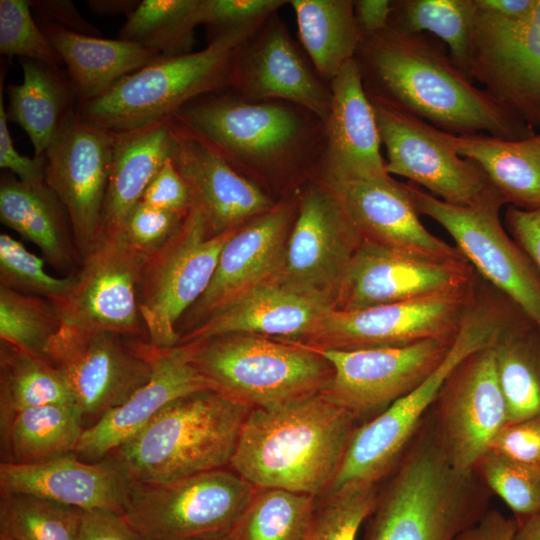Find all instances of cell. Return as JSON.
I'll list each match as a JSON object with an SVG mask.
<instances>
[{
    "label": "cell",
    "instance_id": "cell-1",
    "mask_svg": "<svg viewBox=\"0 0 540 540\" xmlns=\"http://www.w3.org/2000/svg\"><path fill=\"white\" fill-rule=\"evenodd\" d=\"M355 60L371 102L399 109L454 135L509 140L533 136L522 121L472 83L441 46L390 26L362 35Z\"/></svg>",
    "mask_w": 540,
    "mask_h": 540
},
{
    "label": "cell",
    "instance_id": "cell-2",
    "mask_svg": "<svg viewBox=\"0 0 540 540\" xmlns=\"http://www.w3.org/2000/svg\"><path fill=\"white\" fill-rule=\"evenodd\" d=\"M174 117L264 192L266 185H304L318 176L324 121L301 106L249 101L227 89L191 101Z\"/></svg>",
    "mask_w": 540,
    "mask_h": 540
},
{
    "label": "cell",
    "instance_id": "cell-3",
    "mask_svg": "<svg viewBox=\"0 0 540 540\" xmlns=\"http://www.w3.org/2000/svg\"><path fill=\"white\" fill-rule=\"evenodd\" d=\"M359 422L323 394L248 413L230 466L257 488L323 497Z\"/></svg>",
    "mask_w": 540,
    "mask_h": 540
},
{
    "label": "cell",
    "instance_id": "cell-4",
    "mask_svg": "<svg viewBox=\"0 0 540 540\" xmlns=\"http://www.w3.org/2000/svg\"><path fill=\"white\" fill-rule=\"evenodd\" d=\"M385 479L363 540H455L483 517L493 495L430 437L413 440Z\"/></svg>",
    "mask_w": 540,
    "mask_h": 540
},
{
    "label": "cell",
    "instance_id": "cell-5",
    "mask_svg": "<svg viewBox=\"0 0 540 540\" xmlns=\"http://www.w3.org/2000/svg\"><path fill=\"white\" fill-rule=\"evenodd\" d=\"M250 408L214 389L180 397L116 449L135 482L167 483L230 465Z\"/></svg>",
    "mask_w": 540,
    "mask_h": 540
},
{
    "label": "cell",
    "instance_id": "cell-6",
    "mask_svg": "<svg viewBox=\"0 0 540 540\" xmlns=\"http://www.w3.org/2000/svg\"><path fill=\"white\" fill-rule=\"evenodd\" d=\"M511 302L482 281L450 352L415 390L357 427L339 472L325 495L359 484L379 485L392 472L451 371L472 352L491 345Z\"/></svg>",
    "mask_w": 540,
    "mask_h": 540
},
{
    "label": "cell",
    "instance_id": "cell-7",
    "mask_svg": "<svg viewBox=\"0 0 540 540\" xmlns=\"http://www.w3.org/2000/svg\"><path fill=\"white\" fill-rule=\"evenodd\" d=\"M248 39L226 35L200 51L162 57L124 77L101 96L78 102L75 113L114 133L168 120L201 96L231 89L236 53Z\"/></svg>",
    "mask_w": 540,
    "mask_h": 540
},
{
    "label": "cell",
    "instance_id": "cell-8",
    "mask_svg": "<svg viewBox=\"0 0 540 540\" xmlns=\"http://www.w3.org/2000/svg\"><path fill=\"white\" fill-rule=\"evenodd\" d=\"M190 344L194 366L213 389L250 409L319 394L333 374L324 356L299 343L226 334Z\"/></svg>",
    "mask_w": 540,
    "mask_h": 540
},
{
    "label": "cell",
    "instance_id": "cell-9",
    "mask_svg": "<svg viewBox=\"0 0 540 540\" xmlns=\"http://www.w3.org/2000/svg\"><path fill=\"white\" fill-rule=\"evenodd\" d=\"M256 490L224 468L167 483L134 481L123 515L142 540H194L230 532Z\"/></svg>",
    "mask_w": 540,
    "mask_h": 540
},
{
    "label": "cell",
    "instance_id": "cell-10",
    "mask_svg": "<svg viewBox=\"0 0 540 540\" xmlns=\"http://www.w3.org/2000/svg\"><path fill=\"white\" fill-rule=\"evenodd\" d=\"M238 228L210 236L200 213L191 208L173 237L144 258L137 297L152 346L179 344L181 319L208 288L221 250Z\"/></svg>",
    "mask_w": 540,
    "mask_h": 540
},
{
    "label": "cell",
    "instance_id": "cell-11",
    "mask_svg": "<svg viewBox=\"0 0 540 540\" xmlns=\"http://www.w3.org/2000/svg\"><path fill=\"white\" fill-rule=\"evenodd\" d=\"M407 187L417 213L440 224L477 274L540 326V270L504 229V205L457 206Z\"/></svg>",
    "mask_w": 540,
    "mask_h": 540
},
{
    "label": "cell",
    "instance_id": "cell-12",
    "mask_svg": "<svg viewBox=\"0 0 540 540\" xmlns=\"http://www.w3.org/2000/svg\"><path fill=\"white\" fill-rule=\"evenodd\" d=\"M480 276L457 290L353 311L331 309L303 343L320 350L405 346L429 339L454 341L475 302Z\"/></svg>",
    "mask_w": 540,
    "mask_h": 540
},
{
    "label": "cell",
    "instance_id": "cell-13",
    "mask_svg": "<svg viewBox=\"0 0 540 540\" xmlns=\"http://www.w3.org/2000/svg\"><path fill=\"white\" fill-rule=\"evenodd\" d=\"M371 103L388 174L405 177L453 205H506L481 168L456 152L448 132L399 109Z\"/></svg>",
    "mask_w": 540,
    "mask_h": 540
},
{
    "label": "cell",
    "instance_id": "cell-14",
    "mask_svg": "<svg viewBox=\"0 0 540 540\" xmlns=\"http://www.w3.org/2000/svg\"><path fill=\"white\" fill-rule=\"evenodd\" d=\"M362 238L335 193L319 178L298 190L278 279L288 287L335 305Z\"/></svg>",
    "mask_w": 540,
    "mask_h": 540
},
{
    "label": "cell",
    "instance_id": "cell-15",
    "mask_svg": "<svg viewBox=\"0 0 540 540\" xmlns=\"http://www.w3.org/2000/svg\"><path fill=\"white\" fill-rule=\"evenodd\" d=\"M141 340L62 325L45 359L62 373L83 416L98 420L149 381L152 365Z\"/></svg>",
    "mask_w": 540,
    "mask_h": 540
},
{
    "label": "cell",
    "instance_id": "cell-16",
    "mask_svg": "<svg viewBox=\"0 0 540 540\" xmlns=\"http://www.w3.org/2000/svg\"><path fill=\"white\" fill-rule=\"evenodd\" d=\"M454 341L429 339L394 347L316 349L333 368L321 394L364 424L420 386L445 360Z\"/></svg>",
    "mask_w": 540,
    "mask_h": 540
},
{
    "label": "cell",
    "instance_id": "cell-17",
    "mask_svg": "<svg viewBox=\"0 0 540 540\" xmlns=\"http://www.w3.org/2000/svg\"><path fill=\"white\" fill-rule=\"evenodd\" d=\"M144 258L122 233H99L72 288L53 303L62 325L147 340L137 297Z\"/></svg>",
    "mask_w": 540,
    "mask_h": 540
},
{
    "label": "cell",
    "instance_id": "cell-18",
    "mask_svg": "<svg viewBox=\"0 0 540 540\" xmlns=\"http://www.w3.org/2000/svg\"><path fill=\"white\" fill-rule=\"evenodd\" d=\"M466 73L527 125L540 127V0L520 18L476 6Z\"/></svg>",
    "mask_w": 540,
    "mask_h": 540
},
{
    "label": "cell",
    "instance_id": "cell-19",
    "mask_svg": "<svg viewBox=\"0 0 540 540\" xmlns=\"http://www.w3.org/2000/svg\"><path fill=\"white\" fill-rule=\"evenodd\" d=\"M492 344L472 352L451 371L430 409L443 448L460 471L474 470L508 423Z\"/></svg>",
    "mask_w": 540,
    "mask_h": 540
},
{
    "label": "cell",
    "instance_id": "cell-20",
    "mask_svg": "<svg viewBox=\"0 0 540 540\" xmlns=\"http://www.w3.org/2000/svg\"><path fill=\"white\" fill-rule=\"evenodd\" d=\"M115 140L74 109L44 154L45 181L68 213L81 260L100 233Z\"/></svg>",
    "mask_w": 540,
    "mask_h": 540
},
{
    "label": "cell",
    "instance_id": "cell-21",
    "mask_svg": "<svg viewBox=\"0 0 540 540\" xmlns=\"http://www.w3.org/2000/svg\"><path fill=\"white\" fill-rule=\"evenodd\" d=\"M477 277L467 260H423L362 239L334 309L353 311L419 299L468 286Z\"/></svg>",
    "mask_w": 540,
    "mask_h": 540
},
{
    "label": "cell",
    "instance_id": "cell-22",
    "mask_svg": "<svg viewBox=\"0 0 540 540\" xmlns=\"http://www.w3.org/2000/svg\"><path fill=\"white\" fill-rule=\"evenodd\" d=\"M231 90L249 101L296 104L324 122L331 107L329 83L306 58L277 13L238 48Z\"/></svg>",
    "mask_w": 540,
    "mask_h": 540
},
{
    "label": "cell",
    "instance_id": "cell-23",
    "mask_svg": "<svg viewBox=\"0 0 540 540\" xmlns=\"http://www.w3.org/2000/svg\"><path fill=\"white\" fill-rule=\"evenodd\" d=\"M324 183L338 197L363 240L423 260H466L456 246L444 242L423 226L407 184L398 182L390 174Z\"/></svg>",
    "mask_w": 540,
    "mask_h": 540
},
{
    "label": "cell",
    "instance_id": "cell-24",
    "mask_svg": "<svg viewBox=\"0 0 540 540\" xmlns=\"http://www.w3.org/2000/svg\"><path fill=\"white\" fill-rule=\"evenodd\" d=\"M171 160L189 189L210 236L240 227L269 211L276 200L238 173L201 136L171 119Z\"/></svg>",
    "mask_w": 540,
    "mask_h": 540
},
{
    "label": "cell",
    "instance_id": "cell-25",
    "mask_svg": "<svg viewBox=\"0 0 540 540\" xmlns=\"http://www.w3.org/2000/svg\"><path fill=\"white\" fill-rule=\"evenodd\" d=\"M297 204L298 191L279 199L227 240L208 288L183 317L192 322L190 329L240 294L279 277Z\"/></svg>",
    "mask_w": 540,
    "mask_h": 540
},
{
    "label": "cell",
    "instance_id": "cell-26",
    "mask_svg": "<svg viewBox=\"0 0 540 540\" xmlns=\"http://www.w3.org/2000/svg\"><path fill=\"white\" fill-rule=\"evenodd\" d=\"M152 365L149 381L122 405L110 410L84 429L75 454L82 460L99 461L143 429L162 409L185 395L212 385L192 362L190 343L170 348L152 346L141 340Z\"/></svg>",
    "mask_w": 540,
    "mask_h": 540
},
{
    "label": "cell",
    "instance_id": "cell-27",
    "mask_svg": "<svg viewBox=\"0 0 540 540\" xmlns=\"http://www.w3.org/2000/svg\"><path fill=\"white\" fill-rule=\"evenodd\" d=\"M333 309L278 277L240 294L181 335L185 344L226 334H252L303 343Z\"/></svg>",
    "mask_w": 540,
    "mask_h": 540
},
{
    "label": "cell",
    "instance_id": "cell-28",
    "mask_svg": "<svg viewBox=\"0 0 540 540\" xmlns=\"http://www.w3.org/2000/svg\"><path fill=\"white\" fill-rule=\"evenodd\" d=\"M329 86L331 107L324 122L325 143L317 178L332 182L388 174L375 112L355 58Z\"/></svg>",
    "mask_w": 540,
    "mask_h": 540
},
{
    "label": "cell",
    "instance_id": "cell-29",
    "mask_svg": "<svg viewBox=\"0 0 540 540\" xmlns=\"http://www.w3.org/2000/svg\"><path fill=\"white\" fill-rule=\"evenodd\" d=\"M133 483L111 456L87 462L72 452L37 463L0 465L1 492L31 494L81 510L123 513Z\"/></svg>",
    "mask_w": 540,
    "mask_h": 540
},
{
    "label": "cell",
    "instance_id": "cell-30",
    "mask_svg": "<svg viewBox=\"0 0 540 540\" xmlns=\"http://www.w3.org/2000/svg\"><path fill=\"white\" fill-rule=\"evenodd\" d=\"M0 219L35 244L57 271L74 274L81 263L68 213L46 181L23 182L12 173L1 176Z\"/></svg>",
    "mask_w": 540,
    "mask_h": 540
},
{
    "label": "cell",
    "instance_id": "cell-31",
    "mask_svg": "<svg viewBox=\"0 0 540 540\" xmlns=\"http://www.w3.org/2000/svg\"><path fill=\"white\" fill-rule=\"evenodd\" d=\"M36 21L67 66L77 103L101 96L124 77L162 58L134 42L76 33L40 17Z\"/></svg>",
    "mask_w": 540,
    "mask_h": 540
},
{
    "label": "cell",
    "instance_id": "cell-32",
    "mask_svg": "<svg viewBox=\"0 0 540 540\" xmlns=\"http://www.w3.org/2000/svg\"><path fill=\"white\" fill-rule=\"evenodd\" d=\"M171 119L116 133L100 233H120L131 209L171 157Z\"/></svg>",
    "mask_w": 540,
    "mask_h": 540
},
{
    "label": "cell",
    "instance_id": "cell-33",
    "mask_svg": "<svg viewBox=\"0 0 540 540\" xmlns=\"http://www.w3.org/2000/svg\"><path fill=\"white\" fill-rule=\"evenodd\" d=\"M449 139L459 155L481 168L507 205L540 208V133L519 140L449 133Z\"/></svg>",
    "mask_w": 540,
    "mask_h": 540
},
{
    "label": "cell",
    "instance_id": "cell-34",
    "mask_svg": "<svg viewBox=\"0 0 540 540\" xmlns=\"http://www.w3.org/2000/svg\"><path fill=\"white\" fill-rule=\"evenodd\" d=\"M20 63L23 82L9 85L6 114L30 138L34 156H43L77 97L68 73L59 67L27 58Z\"/></svg>",
    "mask_w": 540,
    "mask_h": 540
},
{
    "label": "cell",
    "instance_id": "cell-35",
    "mask_svg": "<svg viewBox=\"0 0 540 540\" xmlns=\"http://www.w3.org/2000/svg\"><path fill=\"white\" fill-rule=\"evenodd\" d=\"M492 348L508 423L540 420V326L513 303Z\"/></svg>",
    "mask_w": 540,
    "mask_h": 540
},
{
    "label": "cell",
    "instance_id": "cell-36",
    "mask_svg": "<svg viewBox=\"0 0 540 540\" xmlns=\"http://www.w3.org/2000/svg\"><path fill=\"white\" fill-rule=\"evenodd\" d=\"M301 45L328 83L355 58L362 33L352 0H291Z\"/></svg>",
    "mask_w": 540,
    "mask_h": 540
},
{
    "label": "cell",
    "instance_id": "cell-37",
    "mask_svg": "<svg viewBox=\"0 0 540 540\" xmlns=\"http://www.w3.org/2000/svg\"><path fill=\"white\" fill-rule=\"evenodd\" d=\"M76 403L50 404L17 413L5 431L14 463L30 464L75 452L84 429Z\"/></svg>",
    "mask_w": 540,
    "mask_h": 540
},
{
    "label": "cell",
    "instance_id": "cell-38",
    "mask_svg": "<svg viewBox=\"0 0 540 540\" xmlns=\"http://www.w3.org/2000/svg\"><path fill=\"white\" fill-rule=\"evenodd\" d=\"M0 348L1 425L4 432L12 418L22 410L75 403L66 379L46 359L4 342Z\"/></svg>",
    "mask_w": 540,
    "mask_h": 540
},
{
    "label": "cell",
    "instance_id": "cell-39",
    "mask_svg": "<svg viewBox=\"0 0 540 540\" xmlns=\"http://www.w3.org/2000/svg\"><path fill=\"white\" fill-rule=\"evenodd\" d=\"M202 0H143L127 16L119 39L158 52L162 57L192 53L201 25Z\"/></svg>",
    "mask_w": 540,
    "mask_h": 540
},
{
    "label": "cell",
    "instance_id": "cell-40",
    "mask_svg": "<svg viewBox=\"0 0 540 540\" xmlns=\"http://www.w3.org/2000/svg\"><path fill=\"white\" fill-rule=\"evenodd\" d=\"M318 498L280 488H257L229 532L230 540H302Z\"/></svg>",
    "mask_w": 540,
    "mask_h": 540
},
{
    "label": "cell",
    "instance_id": "cell-41",
    "mask_svg": "<svg viewBox=\"0 0 540 540\" xmlns=\"http://www.w3.org/2000/svg\"><path fill=\"white\" fill-rule=\"evenodd\" d=\"M475 12L474 0L396 1L388 26L410 34H434L448 46L450 57L466 73Z\"/></svg>",
    "mask_w": 540,
    "mask_h": 540
},
{
    "label": "cell",
    "instance_id": "cell-42",
    "mask_svg": "<svg viewBox=\"0 0 540 540\" xmlns=\"http://www.w3.org/2000/svg\"><path fill=\"white\" fill-rule=\"evenodd\" d=\"M83 510L39 496L1 492L0 537L77 540Z\"/></svg>",
    "mask_w": 540,
    "mask_h": 540
},
{
    "label": "cell",
    "instance_id": "cell-43",
    "mask_svg": "<svg viewBox=\"0 0 540 540\" xmlns=\"http://www.w3.org/2000/svg\"><path fill=\"white\" fill-rule=\"evenodd\" d=\"M61 326L51 301L0 286L1 342L45 359V349Z\"/></svg>",
    "mask_w": 540,
    "mask_h": 540
},
{
    "label": "cell",
    "instance_id": "cell-44",
    "mask_svg": "<svg viewBox=\"0 0 540 540\" xmlns=\"http://www.w3.org/2000/svg\"><path fill=\"white\" fill-rule=\"evenodd\" d=\"M379 485L359 484L318 498V504L302 540H356L372 513Z\"/></svg>",
    "mask_w": 540,
    "mask_h": 540
},
{
    "label": "cell",
    "instance_id": "cell-45",
    "mask_svg": "<svg viewBox=\"0 0 540 540\" xmlns=\"http://www.w3.org/2000/svg\"><path fill=\"white\" fill-rule=\"evenodd\" d=\"M474 470L493 494L512 510L516 521L540 511V465L487 451Z\"/></svg>",
    "mask_w": 540,
    "mask_h": 540
},
{
    "label": "cell",
    "instance_id": "cell-46",
    "mask_svg": "<svg viewBox=\"0 0 540 540\" xmlns=\"http://www.w3.org/2000/svg\"><path fill=\"white\" fill-rule=\"evenodd\" d=\"M46 261L28 251L7 233L0 234V286L56 303L74 283V274L57 278L44 268Z\"/></svg>",
    "mask_w": 540,
    "mask_h": 540
},
{
    "label": "cell",
    "instance_id": "cell-47",
    "mask_svg": "<svg viewBox=\"0 0 540 540\" xmlns=\"http://www.w3.org/2000/svg\"><path fill=\"white\" fill-rule=\"evenodd\" d=\"M0 52L57 67L64 64L34 19L28 0H0Z\"/></svg>",
    "mask_w": 540,
    "mask_h": 540
},
{
    "label": "cell",
    "instance_id": "cell-48",
    "mask_svg": "<svg viewBox=\"0 0 540 540\" xmlns=\"http://www.w3.org/2000/svg\"><path fill=\"white\" fill-rule=\"evenodd\" d=\"M288 1L285 0H202L201 25L209 42L226 35L253 36Z\"/></svg>",
    "mask_w": 540,
    "mask_h": 540
},
{
    "label": "cell",
    "instance_id": "cell-49",
    "mask_svg": "<svg viewBox=\"0 0 540 540\" xmlns=\"http://www.w3.org/2000/svg\"><path fill=\"white\" fill-rule=\"evenodd\" d=\"M187 215L139 201L127 215L120 233L135 250L146 257L173 237Z\"/></svg>",
    "mask_w": 540,
    "mask_h": 540
},
{
    "label": "cell",
    "instance_id": "cell-50",
    "mask_svg": "<svg viewBox=\"0 0 540 540\" xmlns=\"http://www.w3.org/2000/svg\"><path fill=\"white\" fill-rule=\"evenodd\" d=\"M489 450L523 463L540 465V420L507 423L492 439Z\"/></svg>",
    "mask_w": 540,
    "mask_h": 540
},
{
    "label": "cell",
    "instance_id": "cell-51",
    "mask_svg": "<svg viewBox=\"0 0 540 540\" xmlns=\"http://www.w3.org/2000/svg\"><path fill=\"white\" fill-rule=\"evenodd\" d=\"M140 201L183 215L190 212L192 199L189 189L171 158L149 183Z\"/></svg>",
    "mask_w": 540,
    "mask_h": 540
},
{
    "label": "cell",
    "instance_id": "cell-52",
    "mask_svg": "<svg viewBox=\"0 0 540 540\" xmlns=\"http://www.w3.org/2000/svg\"><path fill=\"white\" fill-rule=\"evenodd\" d=\"M0 167L8 170L23 182L45 181V158L34 156L29 158L20 155L14 147L12 137L8 128V118L3 100V80L0 77Z\"/></svg>",
    "mask_w": 540,
    "mask_h": 540
},
{
    "label": "cell",
    "instance_id": "cell-53",
    "mask_svg": "<svg viewBox=\"0 0 540 540\" xmlns=\"http://www.w3.org/2000/svg\"><path fill=\"white\" fill-rule=\"evenodd\" d=\"M77 540H142L123 513L106 510H83Z\"/></svg>",
    "mask_w": 540,
    "mask_h": 540
},
{
    "label": "cell",
    "instance_id": "cell-54",
    "mask_svg": "<svg viewBox=\"0 0 540 540\" xmlns=\"http://www.w3.org/2000/svg\"><path fill=\"white\" fill-rule=\"evenodd\" d=\"M504 223L511 238L532 258L540 270V208L524 210L508 205Z\"/></svg>",
    "mask_w": 540,
    "mask_h": 540
},
{
    "label": "cell",
    "instance_id": "cell-55",
    "mask_svg": "<svg viewBox=\"0 0 540 540\" xmlns=\"http://www.w3.org/2000/svg\"><path fill=\"white\" fill-rule=\"evenodd\" d=\"M31 9L37 13V17L44 18L67 30L89 35L98 36L101 32L84 19L76 6L69 0H36L29 1Z\"/></svg>",
    "mask_w": 540,
    "mask_h": 540
},
{
    "label": "cell",
    "instance_id": "cell-56",
    "mask_svg": "<svg viewBox=\"0 0 540 540\" xmlns=\"http://www.w3.org/2000/svg\"><path fill=\"white\" fill-rule=\"evenodd\" d=\"M516 527L514 517L508 518L498 510L488 509L475 525L460 533L455 540H512Z\"/></svg>",
    "mask_w": 540,
    "mask_h": 540
},
{
    "label": "cell",
    "instance_id": "cell-57",
    "mask_svg": "<svg viewBox=\"0 0 540 540\" xmlns=\"http://www.w3.org/2000/svg\"><path fill=\"white\" fill-rule=\"evenodd\" d=\"M393 6L394 2L389 0L354 1V14L362 35L372 34L386 28Z\"/></svg>",
    "mask_w": 540,
    "mask_h": 540
},
{
    "label": "cell",
    "instance_id": "cell-58",
    "mask_svg": "<svg viewBox=\"0 0 540 540\" xmlns=\"http://www.w3.org/2000/svg\"><path fill=\"white\" fill-rule=\"evenodd\" d=\"M538 0H475L478 9L507 18H520L530 14Z\"/></svg>",
    "mask_w": 540,
    "mask_h": 540
},
{
    "label": "cell",
    "instance_id": "cell-59",
    "mask_svg": "<svg viewBox=\"0 0 540 540\" xmlns=\"http://www.w3.org/2000/svg\"><path fill=\"white\" fill-rule=\"evenodd\" d=\"M92 11L102 15L126 14L128 16L139 5L137 0H89Z\"/></svg>",
    "mask_w": 540,
    "mask_h": 540
},
{
    "label": "cell",
    "instance_id": "cell-60",
    "mask_svg": "<svg viewBox=\"0 0 540 540\" xmlns=\"http://www.w3.org/2000/svg\"><path fill=\"white\" fill-rule=\"evenodd\" d=\"M516 522L512 540H540V511Z\"/></svg>",
    "mask_w": 540,
    "mask_h": 540
},
{
    "label": "cell",
    "instance_id": "cell-61",
    "mask_svg": "<svg viewBox=\"0 0 540 540\" xmlns=\"http://www.w3.org/2000/svg\"><path fill=\"white\" fill-rule=\"evenodd\" d=\"M194 540H230V538H229V532H228L224 534H216V535H211L207 537H202V538H198Z\"/></svg>",
    "mask_w": 540,
    "mask_h": 540
},
{
    "label": "cell",
    "instance_id": "cell-62",
    "mask_svg": "<svg viewBox=\"0 0 540 540\" xmlns=\"http://www.w3.org/2000/svg\"><path fill=\"white\" fill-rule=\"evenodd\" d=\"M0 540H9V539H7L5 537H0Z\"/></svg>",
    "mask_w": 540,
    "mask_h": 540
}]
</instances>
